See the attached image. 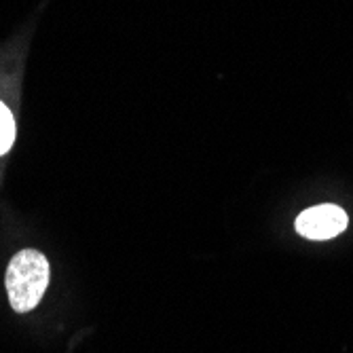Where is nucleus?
I'll list each match as a JSON object with an SVG mask.
<instances>
[{
	"label": "nucleus",
	"instance_id": "f257e3e1",
	"mask_svg": "<svg viewBox=\"0 0 353 353\" xmlns=\"http://www.w3.org/2000/svg\"><path fill=\"white\" fill-rule=\"evenodd\" d=\"M49 261L39 250H21L13 256L5 285L15 313H28L41 303L49 285Z\"/></svg>",
	"mask_w": 353,
	"mask_h": 353
},
{
	"label": "nucleus",
	"instance_id": "f03ea898",
	"mask_svg": "<svg viewBox=\"0 0 353 353\" xmlns=\"http://www.w3.org/2000/svg\"><path fill=\"white\" fill-rule=\"evenodd\" d=\"M347 214L339 205L324 203L305 210L296 218V231L307 239L324 241L341 235L347 229Z\"/></svg>",
	"mask_w": 353,
	"mask_h": 353
},
{
	"label": "nucleus",
	"instance_id": "7ed1b4c3",
	"mask_svg": "<svg viewBox=\"0 0 353 353\" xmlns=\"http://www.w3.org/2000/svg\"><path fill=\"white\" fill-rule=\"evenodd\" d=\"M15 140V121L11 110L0 102V154H5Z\"/></svg>",
	"mask_w": 353,
	"mask_h": 353
}]
</instances>
